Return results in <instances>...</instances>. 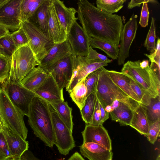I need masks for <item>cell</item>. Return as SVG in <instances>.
I'll use <instances>...</instances> for the list:
<instances>
[{
  "label": "cell",
  "instance_id": "obj_12",
  "mask_svg": "<svg viewBox=\"0 0 160 160\" xmlns=\"http://www.w3.org/2000/svg\"><path fill=\"white\" fill-rule=\"evenodd\" d=\"M138 16L133 13L129 20L123 26L121 33L119 52L117 58L118 65L123 64L129 56V50L135 38L138 28Z\"/></svg>",
  "mask_w": 160,
  "mask_h": 160
},
{
  "label": "cell",
  "instance_id": "obj_31",
  "mask_svg": "<svg viewBox=\"0 0 160 160\" xmlns=\"http://www.w3.org/2000/svg\"><path fill=\"white\" fill-rule=\"evenodd\" d=\"M45 0H22L20 18L22 22L28 21Z\"/></svg>",
  "mask_w": 160,
  "mask_h": 160
},
{
  "label": "cell",
  "instance_id": "obj_48",
  "mask_svg": "<svg viewBox=\"0 0 160 160\" xmlns=\"http://www.w3.org/2000/svg\"><path fill=\"white\" fill-rule=\"evenodd\" d=\"M99 106L101 114V122L102 125L103 123L108 118L109 113L105 110L99 102Z\"/></svg>",
  "mask_w": 160,
  "mask_h": 160
},
{
  "label": "cell",
  "instance_id": "obj_8",
  "mask_svg": "<svg viewBox=\"0 0 160 160\" xmlns=\"http://www.w3.org/2000/svg\"><path fill=\"white\" fill-rule=\"evenodd\" d=\"M48 104L52 122L54 144L60 154L67 155L75 147L72 132L61 119L53 106Z\"/></svg>",
  "mask_w": 160,
  "mask_h": 160
},
{
  "label": "cell",
  "instance_id": "obj_25",
  "mask_svg": "<svg viewBox=\"0 0 160 160\" xmlns=\"http://www.w3.org/2000/svg\"><path fill=\"white\" fill-rule=\"evenodd\" d=\"M129 126L141 134L145 136L147 134L149 123L146 115L145 108L143 104H140L133 111Z\"/></svg>",
  "mask_w": 160,
  "mask_h": 160
},
{
  "label": "cell",
  "instance_id": "obj_27",
  "mask_svg": "<svg viewBox=\"0 0 160 160\" xmlns=\"http://www.w3.org/2000/svg\"><path fill=\"white\" fill-rule=\"evenodd\" d=\"M51 104L57 111L61 119L72 132L74 124L72 108L69 106L67 102L64 101Z\"/></svg>",
  "mask_w": 160,
  "mask_h": 160
},
{
  "label": "cell",
  "instance_id": "obj_24",
  "mask_svg": "<svg viewBox=\"0 0 160 160\" xmlns=\"http://www.w3.org/2000/svg\"><path fill=\"white\" fill-rule=\"evenodd\" d=\"M109 76L112 82L128 96L139 103L140 100L131 88L129 77L122 73L113 70L108 71Z\"/></svg>",
  "mask_w": 160,
  "mask_h": 160
},
{
  "label": "cell",
  "instance_id": "obj_1",
  "mask_svg": "<svg viewBox=\"0 0 160 160\" xmlns=\"http://www.w3.org/2000/svg\"><path fill=\"white\" fill-rule=\"evenodd\" d=\"M77 4L78 19L89 37L119 46L124 26L120 16L103 12L87 0Z\"/></svg>",
  "mask_w": 160,
  "mask_h": 160
},
{
  "label": "cell",
  "instance_id": "obj_10",
  "mask_svg": "<svg viewBox=\"0 0 160 160\" xmlns=\"http://www.w3.org/2000/svg\"><path fill=\"white\" fill-rule=\"evenodd\" d=\"M72 74L71 80L66 90L70 92L78 83L83 80L91 73L98 69L108 65L107 62H98L91 60L86 56L73 55Z\"/></svg>",
  "mask_w": 160,
  "mask_h": 160
},
{
  "label": "cell",
  "instance_id": "obj_53",
  "mask_svg": "<svg viewBox=\"0 0 160 160\" xmlns=\"http://www.w3.org/2000/svg\"><path fill=\"white\" fill-rule=\"evenodd\" d=\"M104 109L107 112L109 113L112 111L110 105L107 106L104 108Z\"/></svg>",
  "mask_w": 160,
  "mask_h": 160
},
{
  "label": "cell",
  "instance_id": "obj_7",
  "mask_svg": "<svg viewBox=\"0 0 160 160\" xmlns=\"http://www.w3.org/2000/svg\"><path fill=\"white\" fill-rule=\"evenodd\" d=\"M21 26L27 38L28 46L34 54L38 65L55 43L28 21L22 22Z\"/></svg>",
  "mask_w": 160,
  "mask_h": 160
},
{
  "label": "cell",
  "instance_id": "obj_38",
  "mask_svg": "<svg viewBox=\"0 0 160 160\" xmlns=\"http://www.w3.org/2000/svg\"><path fill=\"white\" fill-rule=\"evenodd\" d=\"M17 49L28 45V40L22 26L18 29L10 34Z\"/></svg>",
  "mask_w": 160,
  "mask_h": 160
},
{
  "label": "cell",
  "instance_id": "obj_32",
  "mask_svg": "<svg viewBox=\"0 0 160 160\" xmlns=\"http://www.w3.org/2000/svg\"><path fill=\"white\" fill-rule=\"evenodd\" d=\"M143 105L149 125L160 120V96L151 98L148 105Z\"/></svg>",
  "mask_w": 160,
  "mask_h": 160
},
{
  "label": "cell",
  "instance_id": "obj_13",
  "mask_svg": "<svg viewBox=\"0 0 160 160\" xmlns=\"http://www.w3.org/2000/svg\"><path fill=\"white\" fill-rule=\"evenodd\" d=\"M67 40L70 45L72 55L83 57L88 55L90 46L89 37L77 21L67 35Z\"/></svg>",
  "mask_w": 160,
  "mask_h": 160
},
{
  "label": "cell",
  "instance_id": "obj_6",
  "mask_svg": "<svg viewBox=\"0 0 160 160\" xmlns=\"http://www.w3.org/2000/svg\"><path fill=\"white\" fill-rule=\"evenodd\" d=\"M37 66L38 64L36 57L28 45L17 49L11 56L10 70L7 82H20Z\"/></svg>",
  "mask_w": 160,
  "mask_h": 160
},
{
  "label": "cell",
  "instance_id": "obj_55",
  "mask_svg": "<svg viewBox=\"0 0 160 160\" xmlns=\"http://www.w3.org/2000/svg\"><path fill=\"white\" fill-rule=\"evenodd\" d=\"M2 123L0 117V132H2Z\"/></svg>",
  "mask_w": 160,
  "mask_h": 160
},
{
  "label": "cell",
  "instance_id": "obj_34",
  "mask_svg": "<svg viewBox=\"0 0 160 160\" xmlns=\"http://www.w3.org/2000/svg\"><path fill=\"white\" fill-rule=\"evenodd\" d=\"M11 57L0 56V86L2 87L8 79Z\"/></svg>",
  "mask_w": 160,
  "mask_h": 160
},
{
  "label": "cell",
  "instance_id": "obj_29",
  "mask_svg": "<svg viewBox=\"0 0 160 160\" xmlns=\"http://www.w3.org/2000/svg\"><path fill=\"white\" fill-rule=\"evenodd\" d=\"M69 93L72 100L81 109L88 97V90L84 80L76 84Z\"/></svg>",
  "mask_w": 160,
  "mask_h": 160
},
{
  "label": "cell",
  "instance_id": "obj_57",
  "mask_svg": "<svg viewBox=\"0 0 160 160\" xmlns=\"http://www.w3.org/2000/svg\"><path fill=\"white\" fill-rule=\"evenodd\" d=\"M156 160H160V155L159 154Z\"/></svg>",
  "mask_w": 160,
  "mask_h": 160
},
{
  "label": "cell",
  "instance_id": "obj_17",
  "mask_svg": "<svg viewBox=\"0 0 160 160\" xmlns=\"http://www.w3.org/2000/svg\"><path fill=\"white\" fill-rule=\"evenodd\" d=\"M73 55H70L61 60L51 71L59 88L63 90L69 84L72 74Z\"/></svg>",
  "mask_w": 160,
  "mask_h": 160
},
{
  "label": "cell",
  "instance_id": "obj_56",
  "mask_svg": "<svg viewBox=\"0 0 160 160\" xmlns=\"http://www.w3.org/2000/svg\"><path fill=\"white\" fill-rule=\"evenodd\" d=\"M8 160H20V158H13L9 159Z\"/></svg>",
  "mask_w": 160,
  "mask_h": 160
},
{
  "label": "cell",
  "instance_id": "obj_26",
  "mask_svg": "<svg viewBox=\"0 0 160 160\" xmlns=\"http://www.w3.org/2000/svg\"><path fill=\"white\" fill-rule=\"evenodd\" d=\"M133 111L121 102L119 106L109 113L112 119L118 122L121 126H129Z\"/></svg>",
  "mask_w": 160,
  "mask_h": 160
},
{
  "label": "cell",
  "instance_id": "obj_19",
  "mask_svg": "<svg viewBox=\"0 0 160 160\" xmlns=\"http://www.w3.org/2000/svg\"><path fill=\"white\" fill-rule=\"evenodd\" d=\"M2 132L13 157L20 158L24 152L28 149V141L24 140L5 127H2Z\"/></svg>",
  "mask_w": 160,
  "mask_h": 160
},
{
  "label": "cell",
  "instance_id": "obj_11",
  "mask_svg": "<svg viewBox=\"0 0 160 160\" xmlns=\"http://www.w3.org/2000/svg\"><path fill=\"white\" fill-rule=\"evenodd\" d=\"M22 0H5L0 5V24L9 30H17L21 26Z\"/></svg>",
  "mask_w": 160,
  "mask_h": 160
},
{
  "label": "cell",
  "instance_id": "obj_54",
  "mask_svg": "<svg viewBox=\"0 0 160 160\" xmlns=\"http://www.w3.org/2000/svg\"><path fill=\"white\" fill-rule=\"evenodd\" d=\"M0 56H5L3 49L2 46L0 44Z\"/></svg>",
  "mask_w": 160,
  "mask_h": 160
},
{
  "label": "cell",
  "instance_id": "obj_58",
  "mask_svg": "<svg viewBox=\"0 0 160 160\" xmlns=\"http://www.w3.org/2000/svg\"><path fill=\"white\" fill-rule=\"evenodd\" d=\"M5 0H0V5L4 2Z\"/></svg>",
  "mask_w": 160,
  "mask_h": 160
},
{
  "label": "cell",
  "instance_id": "obj_51",
  "mask_svg": "<svg viewBox=\"0 0 160 160\" xmlns=\"http://www.w3.org/2000/svg\"><path fill=\"white\" fill-rule=\"evenodd\" d=\"M121 102H120L117 100H114L111 104L110 105L111 106L112 111L117 108L120 105Z\"/></svg>",
  "mask_w": 160,
  "mask_h": 160
},
{
  "label": "cell",
  "instance_id": "obj_45",
  "mask_svg": "<svg viewBox=\"0 0 160 160\" xmlns=\"http://www.w3.org/2000/svg\"><path fill=\"white\" fill-rule=\"evenodd\" d=\"M89 125L95 126L102 125L101 121V114L99 102L97 98L92 119Z\"/></svg>",
  "mask_w": 160,
  "mask_h": 160
},
{
  "label": "cell",
  "instance_id": "obj_18",
  "mask_svg": "<svg viewBox=\"0 0 160 160\" xmlns=\"http://www.w3.org/2000/svg\"><path fill=\"white\" fill-rule=\"evenodd\" d=\"M57 18L64 31L67 35L74 22L77 10L73 8H68L63 1L51 0Z\"/></svg>",
  "mask_w": 160,
  "mask_h": 160
},
{
  "label": "cell",
  "instance_id": "obj_44",
  "mask_svg": "<svg viewBox=\"0 0 160 160\" xmlns=\"http://www.w3.org/2000/svg\"><path fill=\"white\" fill-rule=\"evenodd\" d=\"M149 13L148 3H143L139 22V24L142 27H145L148 25Z\"/></svg>",
  "mask_w": 160,
  "mask_h": 160
},
{
  "label": "cell",
  "instance_id": "obj_41",
  "mask_svg": "<svg viewBox=\"0 0 160 160\" xmlns=\"http://www.w3.org/2000/svg\"><path fill=\"white\" fill-rule=\"evenodd\" d=\"M13 158L8 149L2 132H0V160H8Z\"/></svg>",
  "mask_w": 160,
  "mask_h": 160
},
{
  "label": "cell",
  "instance_id": "obj_21",
  "mask_svg": "<svg viewBox=\"0 0 160 160\" xmlns=\"http://www.w3.org/2000/svg\"><path fill=\"white\" fill-rule=\"evenodd\" d=\"M48 26L49 38L54 43H61L67 40V34L57 18L51 0H50Z\"/></svg>",
  "mask_w": 160,
  "mask_h": 160
},
{
  "label": "cell",
  "instance_id": "obj_22",
  "mask_svg": "<svg viewBox=\"0 0 160 160\" xmlns=\"http://www.w3.org/2000/svg\"><path fill=\"white\" fill-rule=\"evenodd\" d=\"M49 4L50 0H45L28 20L49 39L48 22Z\"/></svg>",
  "mask_w": 160,
  "mask_h": 160
},
{
  "label": "cell",
  "instance_id": "obj_3",
  "mask_svg": "<svg viewBox=\"0 0 160 160\" xmlns=\"http://www.w3.org/2000/svg\"><path fill=\"white\" fill-rule=\"evenodd\" d=\"M108 71L103 67L99 75L96 90L99 102L104 109L117 100L134 111L140 104L128 96L116 85L111 79Z\"/></svg>",
  "mask_w": 160,
  "mask_h": 160
},
{
  "label": "cell",
  "instance_id": "obj_49",
  "mask_svg": "<svg viewBox=\"0 0 160 160\" xmlns=\"http://www.w3.org/2000/svg\"><path fill=\"white\" fill-rule=\"evenodd\" d=\"M10 33L9 30L8 28L0 24V38Z\"/></svg>",
  "mask_w": 160,
  "mask_h": 160
},
{
  "label": "cell",
  "instance_id": "obj_35",
  "mask_svg": "<svg viewBox=\"0 0 160 160\" xmlns=\"http://www.w3.org/2000/svg\"><path fill=\"white\" fill-rule=\"evenodd\" d=\"M128 76L130 80L131 88L139 99L141 103L145 106L148 105L151 98L132 78Z\"/></svg>",
  "mask_w": 160,
  "mask_h": 160
},
{
  "label": "cell",
  "instance_id": "obj_36",
  "mask_svg": "<svg viewBox=\"0 0 160 160\" xmlns=\"http://www.w3.org/2000/svg\"><path fill=\"white\" fill-rule=\"evenodd\" d=\"M156 38L155 20L153 17H152L150 28L144 44L147 50L150 52L151 54L154 52L155 49Z\"/></svg>",
  "mask_w": 160,
  "mask_h": 160
},
{
  "label": "cell",
  "instance_id": "obj_43",
  "mask_svg": "<svg viewBox=\"0 0 160 160\" xmlns=\"http://www.w3.org/2000/svg\"><path fill=\"white\" fill-rule=\"evenodd\" d=\"M144 55L149 58V61L154 63L160 68V39L159 38L157 40L154 52L150 55L147 54H144Z\"/></svg>",
  "mask_w": 160,
  "mask_h": 160
},
{
  "label": "cell",
  "instance_id": "obj_42",
  "mask_svg": "<svg viewBox=\"0 0 160 160\" xmlns=\"http://www.w3.org/2000/svg\"><path fill=\"white\" fill-rule=\"evenodd\" d=\"M86 57L90 60L98 62H107L109 63L112 62V60L108 59L107 57L99 53L90 46L89 47L88 55Z\"/></svg>",
  "mask_w": 160,
  "mask_h": 160
},
{
  "label": "cell",
  "instance_id": "obj_37",
  "mask_svg": "<svg viewBox=\"0 0 160 160\" xmlns=\"http://www.w3.org/2000/svg\"><path fill=\"white\" fill-rule=\"evenodd\" d=\"M103 67L89 74L84 79L88 90V96L92 93L96 92L99 75Z\"/></svg>",
  "mask_w": 160,
  "mask_h": 160
},
{
  "label": "cell",
  "instance_id": "obj_4",
  "mask_svg": "<svg viewBox=\"0 0 160 160\" xmlns=\"http://www.w3.org/2000/svg\"><path fill=\"white\" fill-rule=\"evenodd\" d=\"M141 62L128 61L123 64L121 72L132 78L151 98L160 96V76L149 66L142 68Z\"/></svg>",
  "mask_w": 160,
  "mask_h": 160
},
{
  "label": "cell",
  "instance_id": "obj_14",
  "mask_svg": "<svg viewBox=\"0 0 160 160\" xmlns=\"http://www.w3.org/2000/svg\"><path fill=\"white\" fill-rule=\"evenodd\" d=\"M71 54V49L68 41L66 40L63 42L55 44L38 66L49 73L59 62Z\"/></svg>",
  "mask_w": 160,
  "mask_h": 160
},
{
  "label": "cell",
  "instance_id": "obj_30",
  "mask_svg": "<svg viewBox=\"0 0 160 160\" xmlns=\"http://www.w3.org/2000/svg\"><path fill=\"white\" fill-rule=\"evenodd\" d=\"M97 99L96 92L92 93L88 97L80 110L82 118L86 124L89 125L91 123Z\"/></svg>",
  "mask_w": 160,
  "mask_h": 160
},
{
  "label": "cell",
  "instance_id": "obj_20",
  "mask_svg": "<svg viewBox=\"0 0 160 160\" xmlns=\"http://www.w3.org/2000/svg\"><path fill=\"white\" fill-rule=\"evenodd\" d=\"M81 154L89 160H112L113 153L98 144L84 142L79 146Z\"/></svg>",
  "mask_w": 160,
  "mask_h": 160
},
{
  "label": "cell",
  "instance_id": "obj_46",
  "mask_svg": "<svg viewBox=\"0 0 160 160\" xmlns=\"http://www.w3.org/2000/svg\"><path fill=\"white\" fill-rule=\"evenodd\" d=\"M156 2L153 0H132L128 3V8L131 9L136 7H140L144 2L155 3Z\"/></svg>",
  "mask_w": 160,
  "mask_h": 160
},
{
  "label": "cell",
  "instance_id": "obj_50",
  "mask_svg": "<svg viewBox=\"0 0 160 160\" xmlns=\"http://www.w3.org/2000/svg\"><path fill=\"white\" fill-rule=\"evenodd\" d=\"M68 160H85L81 155L78 152L73 154Z\"/></svg>",
  "mask_w": 160,
  "mask_h": 160
},
{
  "label": "cell",
  "instance_id": "obj_15",
  "mask_svg": "<svg viewBox=\"0 0 160 160\" xmlns=\"http://www.w3.org/2000/svg\"><path fill=\"white\" fill-rule=\"evenodd\" d=\"M84 142H92L99 144L112 150V142L106 129L102 125L86 124L81 132Z\"/></svg>",
  "mask_w": 160,
  "mask_h": 160
},
{
  "label": "cell",
  "instance_id": "obj_2",
  "mask_svg": "<svg viewBox=\"0 0 160 160\" xmlns=\"http://www.w3.org/2000/svg\"><path fill=\"white\" fill-rule=\"evenodd\" d=\"M28 122L35 135L46 146L52 148L54 144L53 130L48 102L36 96L29 108Z\"/></svg>",
  "mask_w": 160,
  "mask_h": 160
},
{
  "label": "cell",
  "instance_id": "obj_39",
  "mask_svg": "<svg viewBox=\"0 0 160 160\" xmlns=\"http://www.w3.org/2000/svg\"><path fill=\"white\" fill-rule=\"evenodd\" d=\"M10 34L0 38V44L3 48L5 56L8 57H11L17 49Z\"/></svg>",
  "mask_w": 160,
  "mask_h": 160
},
{
  "label": "cell",
  "instance_id": "obj_33",
  "mask_svg": "<svg viewBox=\"0 0 160 160\" xmlns=\"http://www.w3.org/2000/svg\"><path fill=\"white\" fill-rule=\"evenodd\" d=\"M126 0H98L97 8L107 13L112 14L118 12L123 7Z\"/></svg>",
  "mask_w": 160,
  "mask_h": 160
},
{
  "label": "cell",
  "instance_id": "obj_23",
  "mask_svg": "<svg viewBox=\"0 0 160 160\" xmlns=\"http://www.w3.org/2000/svg\"><path fill=\"white\" fill-rule=\"evenodd\" d=\"M48 73L39 66L34 68L21 81L24 87L34 93L43 83Z\"/></svg>",
  "mask_w": 160,
  "mask_h": 160
},
{
  "label": "cell",
  "instance_id": "obj_16",
  "mask_svg": "<svg viewBox=\"0 0 160 160\" xmlns=\"http://www.w3.org/2000/svg\"><path fill=\"white\" fill-rule=\"evenodd\" d=\"M35 93L37 96L50 103L64 101L63 90L59 88L50 73Z\"/></svg>",
  "mask_w": 160,
  "mask_h": 160
},
{
  "label": "cell",
  "instance_id": "obj_52",
  "mask_svg": "<svg viewBox=\"0 0 160 160\" xmlns=\"http://www.w3.org/2000/svg\"><path fill=\"white\" fill-rule=\"evenodd\" d=\"M140 67L142 69H144L149 66V61L148 60H144L140 63Z\"/></svg>",
  "mask_w": 160,
  "mask_h": 160
},
{
  "label": "cell",
  "instance_id": "obj_47",
  "mask_svg": "<svg viewBox=\"0 0 160 160\" xmlns=\"http://www.w3.org/2000/svg\"><path fill=\"white\" fill-rule=\"evenodd\" d=\"M20 159V160H40L28 150L24 152L21 155Z\"/></svg>",
  "mask_w": 160,
  "mask_h": 160
},
{
  "label": "cell",
  "instance_id": "obj_9",
  "mask_svg": "<svg viewBox=\"0 0 160 160\" xmlns=\"http://www.w3.org/2000/svg\"><path fill=\"white\" fill-rule=\"evenodd\" d=\"M10 99L22 113L28 116L30 105L36 93L23 87L20 82L9 81L2 87Z\"/></svg>",
  "mask_w": 160,
  "mask_h": 160
},
{
  "label": "cell",
  "instance_id": "obj_5",
  "mask_svg": "<svg viewBox=\"0 0 160 160\" xmlns=\"http://www.w3.org/2000/svg\"><path fill=\"white\" fill-rule=\"evenodd\" d=\"M24 115L14 104L5 89L0 86V117L2 126L26 140L28 133Z\"/></svg>",
  "mask_w": 160,
  "mask_h": 160
},
{
  "label": "cell",
  "instance_id": "obj_28",
  "mask_svg": "<svg viewBox=\"0 0 160 160\" xmlns=\"http://www.w3.org/2000/svg\"><path fill=\"white\" fill-rule=\"evenodd\" d=\"M89 40L90 45L92 48L99 49L112 59H117L119 52V46L89 37Z\"/></svg>",
  "mask_w": 160,
  "mask_h": 160
},
{
  "label": "cell",
  "instance_id": "obj_40",
  "mask_svg": "<svg viewBox=\"0 0 160 160\" xmlns=\"http://www.w3.org/2000/svg\"><path fill=\"white\" fill-rule=\"evenodd\" d=\"M160 120L149 125L148 132L146 136L148 140L152 144H154L160 136Z\"/></svg>",
  "mask_w": 160,
  "mask_h": 160
}]
</instances>
